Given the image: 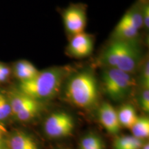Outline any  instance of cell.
Returning a JSON list of instances; mask_svg holds the SVG:
<instances>
[{
    "instance_id": "1",
    "label": "cell",
    "mask_w": 149,
    "mask_h": 149,
    "mask_svg": "<svg viewBox=\"0 0 149 149\" xmlns=\"http://www.w3.org/2000/svg\"><path fill=\"white\" fill-rule=\"evenodd\" d=\"M71 71L69 66L52 67L40 71L33 79L19 82L17 90L39 102L53 98Z\"/></svg>"
},
{
    "instance_id": "2",
    "label": "cell",
    "mask_w": 149,
    "mask_h": 149,
    "mask_svg": "<svg viewBox=\"0 0 149 149\" xmlns=\"http://www.w3.org/2000/svg\"><path fill=\"white\" fill-rule=\"evenodd\" d=\"M100 61L105 67L132 74L140 64L141 51L135 41L113 40L104 48Z\"/></svg>"
},
{
    "instance_id": "3",
    "label": "cell",
    "mask_w": 149,
    "mask_h": 149,
    "mask_svg": "<svg viewBox=\"0 0 149 149\" xmlns=\"http://www.w3.org/2000/svg\"><path fill=\"white\" fill-rule=\"evenodd\" d=\"M66 98L72 104L80 109H91L99 99L97 81L94 74L84 70L70 76L65 88Z\"/></svg>"
},
{
    "instance_id": "4",
    "label": "cell",
    "mask_w": 149,
    "mask_h": 149,
    "mask_svg": "<svg viewBox=\"0 0 149 149\" xmlns=\"http://www.w3.org/2000/svg\"><path fill=\"white\" fill-rule=\"evenodd\" d=\"M102 78L106 93L115 101L125 98L135 84L131 74L114 68L106 67Z\"/></svg>"
},
{
    "instance_id": "5",
    "label": "cell",
    "mask_w": 149,
    "mask_h": 149,
    "mask_svg": "<svg viewBox=\"0 0 149 149\" xmlns=\"http://www.w3.org/2000/svg\"><path fill=\"white\" fill-rule=\"evenodd\" d=\"M63 22L66 32L71 36L84 32L86 26V6L72 3L63 10Z\"/></svg>"
},
{
    "instance_id": "6",
    "label": "cell",
    "mask_w": 149,
    "mask_h": 149,
    "mask_svg": "<svg viewBox=\"0 0 149 149\" xmlns=\"http://www.w3.org/2000/svg\"><path fill=\"white\" fill-rule=\"evenodd\" d=\"M74 127L72 116L65 112L51 114L44 122V131L52 138H60L70 135Z\"/></svg>"
},
{
    "instance_id": "7",
    "label": "cell",
    "mask_w": 149,
    "mask_h": 149,
    "mask_svg": "<svg viewBox=\"0 0 149 149\" xmlns=\"http://www.w3.org/2000/svg\"><path fill=\"white\" fill-rule=\"evenodd\" d=\"M94 40L91 35L84 32L71 37L67 47V53L74 58H84L92 53Z\"/></svg>"
},
{
    "instance_id": "8",
    "label": "cell",
    "mask_w": 149,
    "mask_h": 149,
    "mask_svg": "<svg viewBox=\"0 0 149 149\" xmlns=\"http://www.w3.org/2000/svg\"><path fill=\"white\" fill-rule=\"evenodd\" d=\"M99 120L107 132L112 135H116L120 132L121 126L118 120L117 111L107 102L100 107L98 112Z\"/></svg>"
},
{
    "instance_id": "9",
    "label": "cell",
    "mask_w": 149,
    "mask_h": 149,
    "mask_svg": "<svg viewBox=\"0 0 149 149\" xmlns=\"http://www.w3.org/2000/svg\"><path fill=\"white\" fill-rule=\"evenodd\" d=\"M8 149H39L33 137L22 131L13 133L6 142Z\"/></svg>"
},
{
    "instance_id": "10",
    "label": "cell",
    "mask_w": 149,
    "mask_h": 149,
    "mask_svg": "<svg viewBox=\"0 0 149 149\" xmlns=\"http://www.w3.org/2000/svg\"><path fill=\"white\" fill-rule=\"evenodd\" d=\"M40 70L32 63L27 60H18L15 63L12 72L19 82L26 81L35 77Z\"/></svg>"
},
{
    "instance_id": "11",
    "label": "cell",
    "mask_w": 149,
    "mask_h": 149,
    "mask_svg": "<svg viewBox=\"0 0 149 149\" xmlns=\"http://www.w3.org/2000/svg\"><path fill=\"white\" fill-rule=\"evenodd\" d=\"M7 97L10 102L13 115H15L19 112L34 104L35 102H39L17 90L10 91Z\"/></svg>"
},
{
    "instance_id": "12",
    "label": "cell",
    "mask_w": 149,
    "mask_h": 149,
    "mask_svg": "<svg viewBox=\"0 0 149 149\" xmlns=\"http://www.w3.org/2000/svg\"><path fill=\"white\" fill-rule=\"evenodd\" d=\"M139 35V30L134 28L121 19L113 33V40L135 41Z\"/></svg>"
},
{
    "instance_id": "13",
    "label": "cell",
    "mask_w": 149,
    "mask_h": 149,
    "mask_svg": "<svg viewBox=\"0 0 149 149\" xmlns=\"http://www.w3.org/2000/svg\"><path fill=\"white\" fill-rule=\"evenodd\" d=\"M122 19L139 31V29L144 26L142 17V4L139 2L134 4L124 14Z\"/></svg>"
},
{
    "instance_id": "14",
    "label": "cell",
    "mask_w": 149,
    "mask_h": 149,
    "mask_svg": "<svg viewBox=\"0 0 149 149\" xmlns=\"http://www.w3.org/2000/svg\"><path fill=\"white\" fill-rule=\"evenodd\" d=\"M117 113L120 126L127 128H131L138 118L135 109L130 104L122 106Z\"/></svg>"
},
{
    "instance_id": "15",
    "label": "cell",
    "mask_w": 149,
    "mask_h": 149,
    "mask_svg": "<svg viewBox=\"0 0 149 149\" xmlns=\"http://www.w3.org/2000/svg\"><path fill=\"white\" fill-rule=\"evenodd\" d=\"M142 146L141 139L130 135L117 137L113 143L114 149H141Z\"/></svg>"
},
{
    "instance_id": "16",
    "label": "cell",
    "mask_w": 149,
    "mask_h": 149,
    "mask_svg": "<svg viewBox=\"0 0 149 149\" xmlns=\"http://www.w3.org/2000/svg\"><path fill=\"white\" fill-rule=\"evenodd\" d=\"M133 136L139 139L146 138L149 135V120L148 117H138L130 128Z\"/></svg>"
},
{
    "instance_id": "17",
    "label": "cell",
    "mask_w": 149,
    "mask_h": 149,
    "mask_svg": "<svg viewBox=\"0 0 149 149\" xmlns=\"http://www.w3.org/2000/svg\"><path fill=\"white\" fill-rule=\"evenodd\" d=\"M42 109L40 102H36L14 115L20 122H28L37 116Z\"/></svg>"
},
{
    "instance_id": "18",
    "label": "cell",
    "mask_w": 149,
    "mask_h": 149,
    "mask_svg": "<svg viewBox=\"0 0 149 149\" xmlns=\"http://www.w3.org/2000/svg\"><path fill=\"white\" fill-rule=\"evenodd\" d=\"M101 146H104V144L100 137L95 135H89L81 139L79 148L80 149H93Z\"/></svg>"
},
{
    "instance_id": "19",
    "label": "cell",
    "mask_w": 149,
    "mask_h": 149,
    "mask_svg": "<svg viewBox=\"0 0 149 149\" xmlns=\"http://www.w3.org/2000/svg\"><path fill=\"white\" fill-rule=\"evenodd\" d=\"M11 115H13L12 110L8 97L0 93V122L3 123Z\"/></svg>"
},
{
    "instance_id": "20",
    "label": "cell",
    "mask_w": 149,
    "mask_h": 149,
    "mask_svg": "<svg viewBox=\"0 0 149 149\" xmlns=\"http://www.w3.org/2000/svg\"><path fill=\"white\" fill-rule=\"evenodd\" d=\"M139 81L143 88H149V62L148 58L142 63L139 74Z\"/></svg>"
},
{
    "instance_id": "21",
    "label": "cell",
    "mask_w": 149,
    "mask_h": 149,
    "mask_svg": "<svg viewBox=\"0 0 149 149\" xmlns=\"http://www.w3.org/2000/svg\"><path fill=\"white\" fill-rule=\"evenodd\" d=\"M12 68L8 65L0 62V84L7 82L12 75Z\"/></svg>"
},
{
    "instance_id": "22",
    "label": "cell",
    "mask_w": 149,
    "mask_h": 149,
    "mask_svg": "<svg viewBox=\"0 0 149 149\" xmlns=\"http://www.w3.org/2000/svg\"><path fill=\"white\" fill-rule=\"evenodd\" d=\"M139 104L146 113L149 111V88H143L139 96Z\"/></svg>"
},
{
    "instance_id": "23",
    "label": "cell",
    "mask_w": 149,
    "mask_h": 149,
    "mask_svg": "<svg viewBox=\"0 0 149 149\" xmlns=\"http://www.w3.org/2000/svg\"><path fill=\"white\" fill-rule=\"evenodd\" d=\"M142 17L144 26L146 29L149 27V6L148 3L142 4Z\"/></svg>"
},
{
    "instance_id": "24",
    "label": "cell",
    "mask_w": 149,
    "mask_h": 149,
    "mask_svg": "<svg viewBox=\"0 0 149 149\" xmlns=\"http://www.w3.org/2000/svg\"><path fill=\"white\" fill-rule=\"evenodd\" d=\"M2 134L0 133V149H6V147L5 144H4V142H3V139H2Z\"/></svg>"
},
{
    "instance_id": "25",
    "label": "cell",
    "mask_w": 149,
    "mask_h": 149,
    "mask_svg": "<svg viewBox=\"0 0 149 149\" xmlns=\"http://www.w3.org/2000/svg\"><path fill=\"white\" fill-rule=\"evenodd\" d=\"M6 131V130L4 125H3L2 122H0V133L3 134V133H5Z\"/></svg>"
},
{
    "instance_id": "26",
    "label": "cell",
    "mask_w": 149,
    "mask_h": 149,
    "mask_svg": "<svg viewBox=\"0 0 149 149\" xmlns=\"http://www.w3.org/2000/svg\"><path fill=\"white\" fill-rule=\"evenodd\" d=\"M139 2L141 4H146V3H148V0H139Z\"/></svg>"
},
{
    "instance_id": "27",
    "label": "cell",
    "mask_w": 149,
    "mask_h": 149,
    "mask_svg": "<svg viewBox=\"0 0 149 149\" xmlns=\"http://www.w3.org/2000/svg\"><path fill=\"white\" fill-rule=\"evenodd\" d=\"M141 149H149L148 143H147V144H145L144 145H143L142 147H141Z\"/></svg>"
},
{
    "instance_id": "28",
    "label": "cell",
    "mask_w": 149,
    "mask_h": 149,
    "mask_svg": "<svg viewBox=\"0 0 149 149\" xmlns=\"http://www.w3.org/2000/svg\"><path fill=\"white\" fill-rule=\"evenodd\" d=\"M93 149H105V146H101L97 147V148H93Z\"/></svg>"
}]
</instances>
